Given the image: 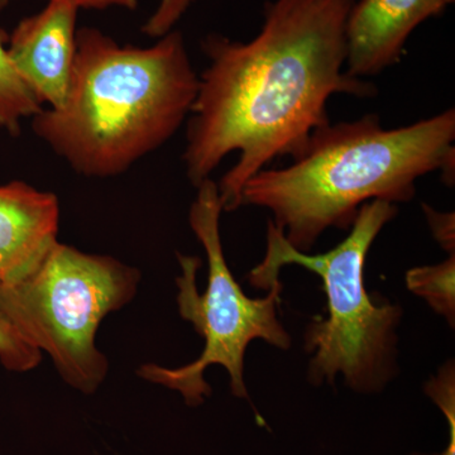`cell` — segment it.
<instances>
[{
  "mask_svg": "<svg viewBox=\"0 0 455 455\" xmlns=\"http://www.w3.org/2000/svg\"><path fill=\"white\" fill-rule=\"evenodd\" d=\"M41 355L0 313V364L11 372H28L40 364Z\"/></svg>",
  "mask_w": 455,
  "mask_h": 455,
  "instance_id": "7c38bea8",
  "label": "cell"
},
{
  "mask_svg": "<svg viewBox=\"0 0 455 455\" xmlns=\"http://www.w3.org/2000/svg\"><path fill=\"white\" fill-rule=\"evenodd\" d=\"M196 2L197 0H160L154 13L142 26V32L155 40L164 37L175 29L182 17Z\"/></svg>",
  "mask_w": 455,
  "mask_h": 455,
  "instance_id": "4fadbf2b",
  "label": "cell"
},
{
  "mask_svg": "<svg viewBox=\"0 0 455 455\" xmlns=\"http://www.w3.org/2000/svg\"><path fill=\"white\" fill-rule=\"evenodd\" d=\"M397 212L395 204L382 200L363 204L349 235L333 250L313 256L295 250L268 220L266 254L248 274L251 286L269 290L280 281L284 266L296 265L322 278L328 299V319L316 317L305 331V352L313 355L307 373L310 385L333 386L341 374L350 390L373 395L397 376V328L403 307L376 304L364 287L368 252Z\"/></svg>",
  "mask_w": 455,
  "mask_h": 455,
  "instance_id": "277c9868",
  "label": "cell"
},
{
  "mask_svg": "<svg viewBox=\"0 0 455 455\" xmlns=\"http://www.w3.org/2000/svg\"><path fill=\"white\" fill-rule=\"evenodd\" d=\"M140 280L121 260L56 242L31 275L0 283V313L50 355L68 385L92 395L108 373L95 343L99 325L136 296Z\"/></svg>",
  "mask_w": 455,
  "mask_h": 455,
  "instance_id": "8992f818",
  "label": "cell"
},
{
  "mask_svg": "<svg viewBox=\"0 0 455 455\" xmlns=\"http://www.w3.org/2000/svg\"><path fill=\"white\" fill-rule=\"evenodd\" d=\"M197 89L199 75L178 29L139 47L84 27L65 101L42 108L32 130L74 172L114 178L178 133Z\"/></svg>",
  "mask_w": 455,
  "mask_h": 455,
  "instance_id": "7a4b0ae2",
  "label": "cell"
},
{
  "mask_svg": "<svg viewBox=\"0 0 455 455\" xmlns=\"http://www.w3.org/2000/svg\"><path fill=\"white\" fill-rule=\"evenodd\" d=\"M60 204L53 193L14 180L0 185V283L31 275L57 242Z\"/></svg>",
  "mask_w": 455,
  "mask_h": 455,
  "instance_id": "9c48e42d",
  "label": "cell"
},
{
  "mask_svg": "<svg viewBox=\"0 0 455 455\" xmlns=\"http://www.w3.org/2000/svg\"><path fill=\"white\" fill-rule=\"evenodd\" d=\"M454 0H355L347 20V73L376 76L397 64L410 36Z\"/></svg>",
  "mask_w": 455,
  "mask_h": 455,
  "instance_id": "ba28073f",
  "label": "cell"
},
{
  "mask_svg": "<svg viewBox=\"0 0 455 455\" xmlns=\"http://www.w3.org/2000/svg\"><path fill=\"white\" fill-rule=\"evenodd\" d=\"M196 200L188 212V223L208 259V286L200 295L196 275L199 257L178 253L181 276L176 278L180 315L190 322L205 341L202 355L193 363L178 368L143 364L139 376L147 381L178 391L188 406L202 405L212 390L204 379L211 366L226 368L233 396L250 400L245 387L244 355L251 341L260 339L287 350L292 339L278 320L283 283L277 281L265 298L251 299L228 267L220 238L223 212L217 182L206 179L196 187Z\"/></svg>",
  "mask_w": 455,
  "mask_h": 455,
  "instance_id": "5b68a950",
  "label": "cell"
},
{
  "mask_svg": "<svg viewBox=\"0 0 455 455\" xmlns=\"http://www.w3.org/2000/svg\"><path fill=\"white\" fill-rule=\"evenodd\" d=\"M13 2L14 0H0V12L4 11V9L8 8L11 3Z\"/></svg>",
  "mask_w": 455,
  "mask_h": 455,
  "instance_id": "e0dca14e",
  "label": "cell"
},
{
  "mask_svg": "<svg viewBox=\"0 0 455 455\" xmlns=\"http://www.w3.org/2000/svg\"><path fill=\"white\" fill-rule=\"evenodd\" d=\"M423 212L427 218V226L430 228L431 235L438 242L443 250L449 254L455 253V214L453 212H439L423 203Z\"/></svg>",
  "mask_w": 455,
  "mask_h": 455,
  "instance_id": "5bb4252c",
  "label": "cell"
},
{
  "mask_svg": "<svg viewBox=\"0 0 455 455\" xmlns=\"http://www.w3.org/2000/svg\"><path fill=\"white\" fill-rule=\"evenodd\" d=\"M79 12L65 0H47L38 13L20 20L8 38V55L42 107L59 108L65 101Z\"/></svg>",
  "mask_w": 455,
  "mask_h": 455,
  "instance_id": "52a82bcc",
  "label": "cell"
},
{
  "mask_svg": "<svg viewBox=\"0 0 455 455\" xmlns=\"http://www.w3.org/2000/svg\"><path fill=\"white\" fill-rule=\"evenodd\" d=\"M454 142L453 108L394 130L377 114L329 124L289 166L248 180L241 205L267 209L287 242L310 252L329 228L350 229L363 204L411 202L427 173L440 171L453 187Z\"/></svg>",
  "mask_w": 455,
  "mask_h": 455,
  "instance_id": "3957f363",
  "label": "cell"
},
{
  "mask_svg": "<svg viewBox=\"0 0 455 455\" xmlns=\"http://www.w3.org/2000/svg\"><path fill=\"white\" fill-rule=\"evenodd\" d=\"M5 42L7 37L0 31V128L17 137L22 130V121L32 119L44 107L18 74Z\"/></svg>",
  "mask_w": 455,
  "mask_h": 455,
  "instance_id": "30bf717a",
  "label": "cell"
},
{
  "mask_svg": "<svg viewBox=\"0 0 455 455\" xmlns=\"http://www.w3.org/2000/svg\"><path fill=\"white\" fill-rule=\"evenodd\" d=\"M443 414L447 419L449 429L448 444L444 451L434 454L414 453L410 455H455V410H447Z\"/></svg>",
  "mask_w": 455,
  "mask_h": 455,
  "instance_id": "2e32d148",
  "label": "cell"
},
{
  "mask_svg": "<svg viewBox=\"0 0 455 455\" xmlns=\"http://www.w3.org/2000/svg\"><path fill=\"white\" fill-rule=\"evenodd\" d=\"M47 2V0H44ZM79 11H107V9L118 8L124 11H137L140 0H65Z\"/></svg>",
  "mask_w": 455,
  "mask_h": 455,
  "instance_id": "9a60e30c",
  "label": "cell"
},
{
  "mask_svg": "<svg viewBox=\"0 0 455 455\" xmlns=\"http://www.w3.org/2000/svg\"><path fill=\"white\" fill-rule=\"evenodd\" d=\"M406 286L414 295L424 299L434 313L455 325V253L436 265L409 269Z\"/></svg>",
  "mask_w": 455,
  "mask_h": 455,
  "instance_id": "8fae6325",
  "label": "cell"
},
{
  "mask_svg": "<svg viewBox=\"0 0 455 455\" xmlns=\"http://www.w3.org/2000/svg\"></svg>",
  "mask_w": 455,
  "mask_h": 455,
  "instance_id": "ac0fdd59",
  "label": "cell"
},
{
  "mask_svg": "<svg viewBox=\"0 0 455 455\" xmlns=\"http://www.w3.org/2000/svg\"><path fill=\"white\" fill-rule=\"evenodd\" d=\"M355 2L268 0L252 40L212 33L202 41L209 64L199 75L182 161L196 188L238 152V163L218 184L223 212L241 208L244 185L272 161L300 157L313 134L331 124L333 95L379 94L346 70Z\"/></svg>",
  "mask_w": 455,
  "mask_h": 455,
  "instance_id": "6da1fadb",
  "label": "cell"
}]
</instances>
